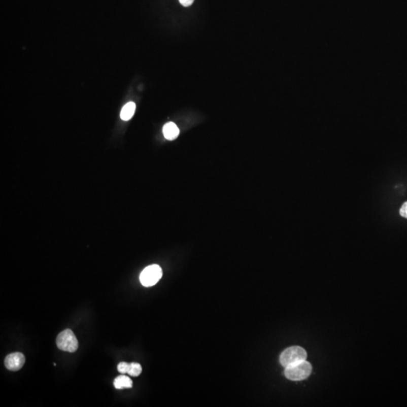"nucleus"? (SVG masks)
<instances>
[{
	"label": "nucleus",
	"instance_id": "5",
	"mask_svg": "<svg viewBox=\"0 0 407 407\" xmlns=\"http://www.w3.org/2000/svg\"><path fill=\"white\" fill-rule=\"evenodd\" d=\"M25 363V357L22 353L15 352L10 354L5 359V365L9 370L18 371Z\"/></svg>",
	"mask_w": 407,
	"mask_h": 407
},
{
	"label": "nucleus",
	"instance_id": "6",
	"mask_svg": "<svg viewBox=\"0 0 407 407\" xmlns=\"http://www.w3.org/2000/svg\"><path fill=\"white\" fill-rule=\"evenodd\" d=\"M163 134L168 141H174L180 134V130L176 124L174 122H168L163 127Z\"/></svg>",
	"mask_w": 407,
	"mask_h": 407
},
{
	"label": "nucleus",
	"instance_id": "9",
	"mask_svg": "<svg viewBox=\"0 0 407 407\" xmlns=\"http://www.w3.org/2000/svg\"><path fill=\"white\" fill-rule=\"evenodd\" d=\"M141 372H142V366L140 363H130V369L127 374H129L130 377H136L141 375Z\"/></svg>",
	"mask_w": 407,
	"mask_h": 407
},
{
	"label": "nucleus",
	"instance_id": "4",
	"mask_svg": "<svg viewBox=\"0 0 407 407\" xmlns=\"http://www.w3.org/2000/svg\"><path fill=\"white\" fill-rule=\"evenodd\" d=\"M162 277V269L158 265H151L144 268L140 276V281L144 287L155 285Z\"/></svg>",
	"mask_w": 407,
	"mask_h": 407
},
{
	"label": "nucleus",
	"instance_id": "11",
	"mask_svg": "<svg viewBox=\"0 0 407 407\" xmlns=\"http://www.w3.org/2000/svg\"><path fill=\"white\" fill-rule=\"evenodd\" d=\"M400 214L401 217L407 219V201L403 203L400 210Z\"/></svg>",
	"mask_w": 407,
	"mask_h": 407
},
{
	"label": "nucleus",
	"instance_id": "2",
	"mask_svg": "<svg viewBox=\"0 0 407 407\" xmlns=\"http://www.w3.org/2000/svg\"><path fill=\"white\" fill-rule=\"evenodd\" d=\"M307 358V352L300 346H292L281 353L280 363L284 367L304 361Z\"/></svg>",
	"mask_w": 407,
	"mask_h": 407
},
{
	"label": "nucleus",
	"instance_id": "3",
	"mask_svg": "<svg viewBox=\"0 0 407 407\" xmlns=\"http://www.w3.org/2000/svg\"><path fill=\"white\" fill-rule=\"evenodd\" d=\"M56 343L58 349L64 352H75L79 347L77 337L70 329L62 331L57 335Z\"/></svg>",
	"mask_w": 407,
	"mask_h": 407
},
{
	"label": "nucleus",
	"instance_id": "12",
	"mask_svg": "<svg viewBox=\"0 0 407 407\" xmlns=\"http://www.w3.org/2000/svg\"><path fill=\"white\" fill-rule=\"evenodd\" d=\"M179 1H180V4L184 7H189V6H192V3H194V0H179Z\"/></svg>",
	"mask_w": 407,
	"mask_h": 407
},
{
	"label": "nucleus",
	"instance_id": "1",
	"mask_svg": "<svg viewBox=\"0 0 407 407\" xmlns=\"http://www.w3.org/2000/svg\"><path fill=\"white\" fill-rule=\"evenodd\" d=\"M312 366L309 362L304 360L285 367L284 375L291 381H301L306 380L312 374Z\"/></svg>",
	"mask_w": 407,
	"mask_h": 407
},
{
	"label": "nucleus",
	"instance_id": "10",
	"mask_svg": "<svg viewBox=\"0 0 407 407\" xmlns=\"http://www.w3.org/2000/svg\"><path fill=\"white\" fill-rule=\"evenodd\" d=\"M130 367V363H126V362H121V363H119V364L118 365L117 369L120 374H125L128 372Z\"/></svg>",
	"mask_w": 407,
	"mask_h": 407
},
{
	"label": "nucleus",
	"instance_id": "7",
	"mask_svg": "<svg viewBox=\"0 0 407 407\" xmlns=\"http://www.w3.org/2000/svg\"><path fill=\"white\" fill-rule=\"evenodd\" d=\"M136 110V104L133 102H129L124 106L120 113V117L122 120L128 121L133 117Z\"/></svg>",
	"mask_w": 407,
	"mask_h": 407
},
{
	"label": "nucleus",
	"instance_id": "8",
	"mask_svg": "<svg viewBox=\"0 0 407 407\" xmlns=\"http://www.w3.org/2000/svg\"><path fill=\"white\" fill-rule=\"evenodd\" d=\"M133 382L129 377L125 375H121L116 377L114 380V386L116 389L132 388Z\"/></svg>",
	"mask_w": 407,
	"mask_h": 407
}]
</instances>
